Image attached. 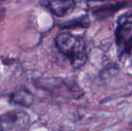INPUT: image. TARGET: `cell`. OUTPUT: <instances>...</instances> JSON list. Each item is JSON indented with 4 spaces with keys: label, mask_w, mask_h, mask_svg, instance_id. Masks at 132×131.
<instances>
[{
    "label": "cell",
    "mask_w": 132,
    "mask_h": 131,
    "mask_svg": "<svg viewBox=\"0 0 132 131\" xmlns=\"http://www.w3.org/2000/svg\"><path fill=\"white\" fill-rule=\"evenodd\" d=\"M90 25V20L87 16L84 15L80 16L79 18L74 19L71 21H68L64 22L61 27L63 29H73V28H77V27H81V28H86Z\"/></svg>",
    "instance_id": "obj_7"
},
{
    "label": "cell",
    "mask_w": 132,
    "mask_h": 131,
    "mask_svg": "<svg viewBox=\"0 0 132 131\" xmlns=\"http://www.w3.org/2000/svg\"><path fill=\"white\" fill-rule=\"evenodd\" d=\"M122 6H124V4H121V3L108 5L107 6H102L101 8H97L96 10L93 11V15L99 19H104L106 17L110 16L115 12H117L118 9L122 8Z\"/></svg>",
    "instance_id": "obj_6"
},
{
    "label": "cell",
    "mask_w": 132,
    "mask_h": 131,
    "mask_svg": "<svg viewBox=\"0 0 132 131\" xmlns=\"http://www.w3.org/2000/svg\"><path fill=\"white\" fill-rule=\"evenodd\" d=\"M56 46L74 69H80L86 64L88 53L84 38L70 32H62L56 38Z\"/></svg>",
    "instance_id": "obj_1"
},
{
    "label": "cell",
    "mask_w": 132,
    "mask_h": 131,
    "mask_svg": "<svg viewBox=\"0 0 132 131\" xmlns=\"http://www.w3.org/2000/svg\"><path fill=\"white\" fill-rule=\"evenodd\" d=\"M33 100L32 93L26 88L16 90L9 96L10 103L22 107H29L33 103Z\"/></svg>",
    "instance_id": "obj_5"
},
{
    "label": "cell",
    "mask_w": 132,
    "mask_h": 131,
    "mask_svg": "<svg viewBox=\"0 0 132 131\" xmlns=\"http://www.w3.org/2000/svg\"><path fill=\"white\" fill-rule=\"evenodd\" d=\"M89 1H101V0H89Z\"/></svg>",
    "instance_id": "obj_8"
},
{
    "label": "cell",
    "mask_w": 132,
    "mask_h": 131,
    "mask_svg": "<svg viewBox=\"0 0 132 131\" xmlns=\"http://www.w3.org/2000/svg\"><path fill=\"white\" fill-rule=\"evenodd\" d=\"M115 42L120 57L130 52L132 47V14H124L118 18Z\"/></svg>",
    "instance_id": "obj_2"
},
{
    "label": "cell",
    "mask_w": 132,
    "mask_h": 131,
    "mask_svg": "<svg viewBox=\"0 0 132 131\" xmlns=\"http://www.w3.org/2000/svg\"><path fill=\"white\" fill-rule=\"evenodd\" d=\"M29 122V116L26 111L13 110L0 116V131H26Z\"/></svg>",
    "instance_id": "obj_3"
},
{
    "label": "cell",
    "mask_w": 132,
    "mask_h": 131,
    "mask_svg": "<svg viewBox=\"0 0 132 131\" xmlns=\"http://www.w3.org/2000/svg\"><path fill=\"white\" fill-rule=\"evenodd\" d=\"M40 5L58 17L70 15L75 8V0H40Z\"/></svg>",
    "instance_id": "obj_4"
}]
</instances>
